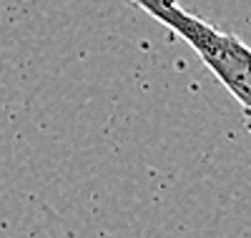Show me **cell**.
Returning <instances> with one entry per match:
<instances>
[{
  "label": "cell",
  "instance_id": "obj_1",
  "mask_svg": "<svg viewBox=\"0 0 251 238\" xmlns=\"http://www.w3.org/2000/svg\"><path fill=\"white\" fill-rule=\"evenodd\" d=\"M146 10L161 25L171 28L183 43H188L203 66L211 71L224 88L246 111H251V48L234 33H224L199 15L178 5V0H128Z\"/></svg>",
  "mask_w": 251,
  "mask_h": 238
}]
</instances>
